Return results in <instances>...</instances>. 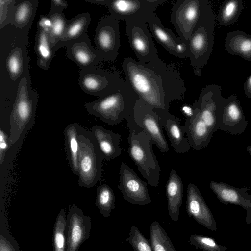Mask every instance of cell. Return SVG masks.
I'll return each instance as SVG.
<instances>
[{"mask_svg": "<svg viewBox=\"0 0 251 251\" xmlns=\"http://www.w3.org/2000/svg\"><path fill=\"white\" fill-rule=\"evenodd\" d=\"M115 204V197L113 190L106 183L98 186L96 205L105 218H108Z\"/></svg>", "mask_w": 251, "mask_h": 251, "instance_id": "cell-34", "label": "cell"}, {"mask_svg": "<svg viewBox=\"0 0 251 251\" xmlns=\"http://www.w3.org/2000/svg\"><path fill=\"white\" fill-rule=\"evenodd\" d=\"M49 31L37 25L35 50L37 55V64L44 71H48L53 59L56 50L49 38Z\"/></svg>", "mask_w": 251, "mask_h": 251, "instance_id": "cell-26", "label": "cell"}, {"mask_svg": "<svg viewBox=\"0 0 251 251\" xmlns=\"http://www.w3.org/2000/svg\"><path fill=\"white\" fill-rule=\"evenodd\" d=\"M244 92L246 96L248 99H251V74L244 82Z\"/></svg>", "mask_w": 251, "mask_h": 251, "instance_id": "cell-43", "label": "cell"}, {"mask_svg": "<svg viewBox=\"0 0 251 251\" xmlns=\"http://www.w3.org/2000/svg\"><path fill=\"white\" fill-rule=\"evenodd\" d=\"M209 187L222 203L237 205L251 213V195L248 193L249 187L236 188L225 182L214 181L210 182Z\"/></svg>", "mask_w": 251, "mask_h": 251, "instance_id": "cell-20", "label": "cell"}, {"mask_svg": "<svg viewBox=\"0 0 251 251\" xmlns=\"http://www.w3.org/2000/svg\"><path fill=\"white\" fill-rule=\"evenodd\" d=\"M67 215L61 209L56 218L53 230V251H65L66 244Z\"/></svg>", "mask_w": 251, "mask_h": 251, "instance_id": "cell-35", "label": "cell"}, {"mask_svg": "<svg viewBox=\"0 0 251 251\" xmlns=\"http://www.w3.org/2000/svg\"><path fill=\"white\" fill-rule=\"evenodd\" d=\"M0 29L11 24L15 9L16 0H0Z\"/></svg>", "mask_w": 251, "mask_h": 251, "instance_id": "cell-39", "label": "cell"}, {"mask_svg": "<svg viewBox=\"0 0 251 251\" xmlns=\"http://www.w3.org/2000/svg\"><path fill=\"white\" fill-rule=\"evenodd\" d=\"M139 99L129 84L122 79L114 91L85 103L84 108L90 115L108 125H117L126 118L128 127H136L138 125L135 121L134 110Z\"/></svg>", "mask_w": 251, "mask_h": 251, "instance_id": "cell-2", "label": "cell"}, {"mask_svg": "<svg viewBox=\"0 0 251 251\" xmlns=\"http://www.w3.org/2000/svg\"><path fill=\"white\" fill-rule=\"evenodd\" d=\"M12 145L10 136L0 128V164L3 163L6 152Z\"/></svg>", "mask_w": 251, "mask_h": 251, "instance_id": "cell-40", "label": "cell"}, {"mask_svg": "<svg viewBox=\"0 0 251 251\" xmlns=\"http://www.w3.org/2000/svg\"><path fill=\"white\" fill-rule=\"evenodd\" d=\"M91 219L76 205L70 206L67 215L66 244L65 251H78L90 237Z\"/></svg>", "mask_w": 251, "mask_h": 251, "instance_id": "cell-12", "label": "cell"}, {"mask_svg": "<svg viewBox=\"0 0 251 251\" xmlns=\"http://www.w3.org/2000/svg\"><path fill=\"white\" fill-rule=\"evenodd\" d=\"M78 184L90 188L100 180L104 158L90 130L82 127L79 136Z\"/></svg>", "mask_w": 251, "mask_h": 251, "instance_id": "cell-6", "label": "cell"}, {"mask_svg": "<svg viewBox=\"0 0 251 251\" xmlns=\"http://www.w3.org/2000/svg\"><path fill=\"white\" fill-rule=\"evenodd\" d=\"M110 0H86V1L96 4L107 6Z\"/></svg>", "mask_w": 251, "mask_h": 251, "instance_id": "cell-45", "label": "cell"}, {"mask_svg": "<svg viewBox=\"0 0 251 251\" xmlns=\"http://www.w3.org/2000/svg\"><path fill=\"white\" fill-rule=\"evenodd\" d=\"M166 0H110L107 6L111 15L126 20L143 17L145 19Z\"/></svg>", "mask_w": 251, "mask_h": 251, "instance_id": "cell-15", "label": "cell"}, {"mask_svg": "<svg viewBox=\"0 0 251 251\" xmlns=\"http://www.w3.org/2000/svg\"><path fill=\"white\" fill-rule=\"evenodd\" d=\"M90 22V14L86 12L80 14L69 20L64 34L60 41L54 46V49L56 51L60 48L66 47L69 43L87 33V31Z\"/></svg>", "mask_w": 251, "mask_h": 251, "instance_id": "cell-28", "label": "cell"}, {"mask_svg": "<svg viewBox=\"0 0 251 251\" xmlns=\"http://www.w3.org/2000/svg\"><path fill=\"white\" fill-rule=\"evenodd\" d=\"M215 25L211 6L207 0H201L200 17L188 41L190 63L198 77H201L202 70L212 52Z\"/></svg>", "mask_w": 251, "mask_h": 251, "instance_id": "cell-4", "label": "cell"}, {"mask_svg": "<svg viewBox=\"0 0 251 251\" xmlns=\"http://www.w3.org/2000/svg\"><path fill=\"white\" fill-rule=\"evenodd\" d=\"M0 251H21L16 240L11 236L6 224L0 222Z\"/></svg>", "mask_w": 251, "mask_h": 251, "instance_id": "cell-38", "label": "cell"}, {"mask_svg": "<svg viewBox=\"0 0 251 251\" xmlns=\"http://www.w3.org/2000/svg\"><path fill=\"white\" fill-rule=\"evenodd\" d=\"M126 241L134 251H153L150 241L134 225L131 226Z\"/></svg>", "mask_w": 251, "mask_h": 251, "instance_id": "cell-37", "label": "cell"}, {"mask_svg": "<svg viewBox=\"0 0 251 251\" xmlns=\"http://www.w3.org/2000/svg\"><path fill=\"white\" fill-rule=\"evenodd\" d=\"M158 114L160 125L167 132L171 146L177 153H183L189 151L191 147L187 137L184 136L181 120L171 114L169 111L153 109Z\"/></svg>", "mask_w": 251, "mask_h": 251, "instance_id": "cell-19", "label": "cell"}, {"mask_svg": "<svg viewBox=\"0 0 251 251\" xmlns=\"http://www.w3.org/2000/svg\"><path fill=\"white\" fill-rule=\"evenodd\" d=\"M24 48L15 47L10 52L6 59V64L8 74L13 81L25 76L24 71L28 72L27 54H25Z\"/></svg>", "mask_w": 251, "mask_h": 251, "instance_id": "cell-29", "label": "cell"}, {"mask_svg": "<svg viewBox=\"0 0 251 251\" xmlns=\"http://www.w3.org/2000/svg\"><path fill=\"white\" fill-rule=\"evenodd\" d=\"M51 22V27L49 32L50 41L54 47L61 39L67 27L69 20L63 10L50 8L47 15Z\"/></svg>", "mask_w": 251, "mask_h": 251, "instance_id": "cell-33", "label": "cell"}, {"mask_svg": "<svg viewBox=\"0 0 251 251\" xmlns=\"http://www.w3.org/2000/svg\"><path fill=\"white\" fill-rule=\"evenodd\" d=\"M123 69L125 80L153 109L169 111L172 101L184 98L186 87L175 64L155 67L127 57L123 61Z\"/></svg>", "mask_w": 251, "mask_h": 251, "instance_id": "cell-1", "label": "cell"}, {"mask_svg": "<svg viewBox=\"0 0 251 251\" xmlns=\"http://www.w3.org/2000/svg\"><path fill=\"white\" fill-rule=\"evenodd\" d=\"M128 129L129 155L148 183L156 187L159 183L160 168L152 150L155 142L143 130Z\"/></svg>", "mask_w": 251, "mask_h": 251, "instance_id": "cell-5", "label": "cell"}, {"mask_svg": "<svg viewBox=\"0 0 251 251\" xmlns=\"http://www.w3.org/2000/svg\"><path fill=\"white\" fill-rule=\"evenodd\" d=\"M37 0H21L17 3L11 24L17 28L24 29L31 24L35 15Z\"/></svg>", "mask_w": 251, "mask_h": 251, "instance_id": "cell-30", "label": "cell"}, {"mask_svg": "<svg viewBox=\"0 0 251 251\" xmlns=\"http://www.w3.org/2000/svg\"><path fill=\"white\" fill-rule=\"evenodd\" d=\"M189 241L192 245L203 251H226L227 248L218 244L210 237L199 234L189 237Z\"/></svg>", "mask_w": 251, "mask_h": 251, "instance_id": "cell-36", "label": "cell"}, {"mask_svg": "<svg viewBox=\"0 0 251 251\" xmlns=\"http://www.w3.org/2000/svg\"><path fill=\"white\" fill-rule=\"evenodd\" d=\"M247 150L250 154V155L251 156V145L248 146L247 147Z\"/></svg>", "mask_w": 251, "mask_h": 251, "instance_id": "cell-46", "label": "cell"}, {"mask_svg": "<svg viewBox=\"0 0 251 251\" xmlns=\"http://www.w3.org/2000/svg\"><path fill=\"white\" fill-rule=\"evenodd\" d=\"M149 241L153 251H176L164 228L156 221L151 225Z\"/></svg>", "mask_w": 251, "mask_h": 251, "instance_id": "cell-32", "label": "cell"}, {"mask_svg": "<svg viewBox=\"0 0 251 251\" xmlns=\"http://www.w3.org/2000/svg\"><path fill=\"white\" fill-rule=\"evenodd\" d=\"M193 108V115L186 119L182 126L190 147L199 150L209 145L213 134L201 119L198 110Z\"/></svg>", "mask_w": 251, "mask_h": 251, "instance_id": "cell-21", "label": "cell"}, {"mask_svg": "<svg viewBox=\"0 0 251 251\" xmlns=\"http://www.w3.org/2000/svg\"><path fill=\"white\" fill-rule=\"evenodd\" d=\"M218 124L219 130L233 135L241 134L247 128L248 122L236 95L226 98L219 114Z\"/></svg>", "mask_w": 251, "mask_h": 251, "instance_id": "cell-16", "label": "cell"}, {"mask_svg": "<svg viewBox=\"0 0 251 251\" xmlns=\"http://www.w3.org/2000/svg\"><path fill=\"white\" fill-rule=\"evenodd\" d=\"M134 116L137 124L151 137L160 151H168V144L160 125L159 116L153 109L139 98L134 108Z\"/></svg>", "mask_w": 251, "mask_h": 251, "instance_id": "cell-14", "label": "cell"}, {"mask_svg": "<svg viewBox=\"0 0 251 251\" xmlns=\"http://www.w3.org/2000/svg\"><path fill=\"white\" fill-rule=\"evenodd\" d=\"M183 113L187 118L191 117L194 114V109L192 106L191 107L185 106L182 108Z\"/></svg>", "mask_w": 251, "mask_h": 251, "instance_id": "cell-44", "label": "cell"}, {"mask_svg": "<svg viewBox=\"0 0 251 251\" xmlns=\"http://www.w3.org/2000/svg\"><path fill=\"white\" fill-rule=\"evenodd\" d=\"M51 22L47 15H41L37 24V25L39 26L48 31H50L51 27Z\"/></svg>", "mask_w": 251, "mask_h": 251, "instance_id": "cell-41", "label": "cell"}, {"mask_svg": "<svg viewBox=\"0 0 251 251\" xmlns=\"http://www.w3.org/2000/svg\"><path fill=\"white\" fill-rule=\"evenodd\" d=\"M225 47L230 54L251 61V34L241 30L230 31L225 38Z\"/></svg>", "mask_w": 251, "mask_h": 251, "instance_id": "cell-27", "label": "cell"}, {"mask_svg": "<svg viewBox=\"0 0 251 251\" xmlns=\"http://www.w3.org/2000/svg\"><path fill=\"white\" fill-rule=\"evenodd\" d=\"M226 98L221 95L220 86L209 84L201 90L198 99L192 105L198 110L213 134L219 130L218 116Z\"/></svg>", "mask_w": 251, "mask_h": 251, "instance_id": "cell-10", "label": "cell"}, {"mask_svg": "<svg viewBox=\"0 0 251 251\" xmlns=\"http://www.w3.org/2000/svg\"><path fill=\"white\" fill-rule=\"evenodd\" d=\"M50 8L63 10L67 8L68 3L65 0H52L51 1Z\"/></svg>", "mask_w": 251, "mask_h": 251, "instance_id": "cell-42", "label": "cell"}, {"mask_svg": "<svg viewBox=\"0 0 251 251\" xmlns=\"http://www.w3.org/2000/svg\"><path fill=\"white\" fill-rule=\"evenodd\" d=\"M90 130L104 159H113L121 154V149L119 144L122 136L120 134L98 125H93Z\"/></svg>", "mask_w": 251, "mask_h": 251, "instance_id": "cell-22", "label": "cell"}, {"mask_svg": "<svg viewBox=\"0 0 251 251\" xmlns=\"http://www.w3.org/2000/svg\"><path fill=\"white\" fill-rule=\"evenodd\" d=\"M68 58L81 70L95 67L102 58L91 43L87 33L69 43L66 47Z\"/></svg>", "mask_w": 251, "mask_h": 251, "instance_id": "cell-18", "label": "cell"}, {"mask_svg": "<svg viewBox=\"0 0 251 251\" xmlns=\"http://www.w3.org/2000/svg\"><path fill=\"white\" fill-rule=\"evenodd\" d=\"M119 175L118 188L126 201L130 204L138 205H146L151 202L147 183L142 181L125 162L120 166Z\"/></svg>", "mask_w": 251, "mask_h": 251, "instance_id": "cell-13", "label": "cell"}, {"mask_svg": "<svg viewBox=\"0 0 251 251\" xmlns=\"http://www.w3.org/2000/svg\"><path fill=\"white\" fill-rule=\"evenodd\" d=\"M122 79L116 70L109 72L93 67L81 70L78 83L85 93L98 98L114 91Z\"/></svg>", "mask_w": 251, "mask_h": 251, "instance_id": "cell-8", "label": "cell"}, {"mask_svg": "<svg viewBox=\"0 0 251 251\" xmlns=\"http://www.w3.org/2000/svg\"><path fill=\"white\" fill-rule=\"evenodd\" d=\"M183 182L175 170L172 169L165 186L167 205L170 218L175 222L179 219L183 199Z\"/></svg>", "mask_w": 251, "mask_h": 251, "instance_id": "cell-23", "label": "cell"}, {"mask_svg": "<svg viewBox=\"0 0 251 251\" xmlns=\"http://www.w3.org/2000/svg\"><path fill=\"white\" fill-rule=\"evenodd\" d=\"M143 17L134 18L126 22V33L130 47L138 61L155 67L166 65L158 56L157 51Z\"/></svg>", "mask_w": 251, "mask_h": 251, "instance_id": "cell-7", "label": "cell"}, {"mask_svg": "<svg viewBox=\"0 0 251 251\" xmlns=\"http://www.w3.org/2000/svg\"><path fill=\"white\" fill-rule=\"evenodd\" d=\"M146 20L155 40L168 52L177 57V46L183 41L177 37L171 30L165 27L160 19L154 13L150 14Z\"/></svg>", "mask_w": 251, "mask_h": 251, "instance_id": "cell-24", "label": "cell"}, {"mask_svg": "<svg viewBox=\"0 0 251 251\" xmlns=\"http://www.w3.org/2000/svg\"><path fill=\"white\" fill-rule=\"evenodd\" d=\"M243 8L242 0H226L220 7L218 14L219 23L228 26L239 19Z\"/></svg>", "mask_w": 251, "mask_h": 251, "instance_id": "cell-31", "label": "cell"}, {"mask_svg": "<svg viewBox=\"0 0 251 251\" xmlns=\"http://www.w3.org/2000/svg\"><path fill=\"white\" fill-rule=\"evenodd\" d=\"M186 211L198 224L212 231H217L213 215L206 204L199 189L190 183L187 187Z\"/></svg>", "mask_w": 251, "mask_h": 251, "instance_id": "cell-17", "label": "cell"}, {"mask_svg": "<svg viewBox=\"0 0 251 251\" xmlns=\"http://www.w3.org/2000/svg\"><path fill=\"white\" fill-rule=\"evenodd\" d=\"M24 76L19 84L14 103L9 110L0 117V128L9 136L14 144L19 139L27 125L34 118L38 94L31 87V81Z\"/></svg>", "mask_w": 251, "mask_h": 251, "instance_id": "cell-3", "label": "cell"}, {"mask_svg": "<svg viewBox=\"0 0 251 251\" xmlns=\"http://www.w3.org/2000/svg\"><path fill=\"white\" fill-rule=\"evenodd\" d=\"M96 48L103 60H114L120 44L119 20L107 15L99 21L94 36Z\"/></svg>", "mask_w": 251, "mask_h": 251, "instance_id": "cell-9", "label": "cell"}, {"mask_svg": "<svg viewBox=\"0 0 251 251\" xmlns=\"http://www.w3.org/2000/svg\"><path fill=\"white\" fill-rule=\"evenodd\" d=\"M82 126L76 123L68 125L65 128V150L67 158L73 173L78 175V153L79 151V136Z\"/></svg>", "mask_w": 251, "mask_h": 251, "instance_id": "cell-25", "label": "cell"}, {"mask_svg": "<svg viewBox=\"0 0 251 251\" xmlns=\"http://www.w3.org/2000/svg\"><path fill=\"white\" fill-rule=\"evenodd\" d=\"M201 0H179L173 6L171 21L179 36L189 41L200 17Z\"/></svg>", "mask_w": 251, "mask_h": 251, "instance_id": "cell-11", "label": "cell"}]
</instances>
